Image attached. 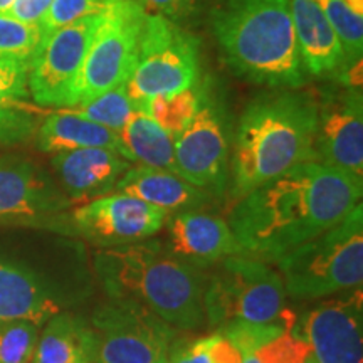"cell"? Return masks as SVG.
<instances>
[{"label": "cell", "instance_id": "d6a6232c", "mask_svg": "<svg viewBox=\"0 0 363 363\" xmlns=\"http://www.w3.org/2000/svg\"><path fill=\"white\" fill-rule=\"evenodd\" d=\"M145 12L162 16L185 29L201 19L207 11L208 0H136Z\"/></svg>", "mask_w": 363, "mask_h": 363}, {"label": "cell", "instance_id": "603a6c76", "mask_svg": "<svg viewBox=\"0 0 363 363\" xmlns=\"http://www.w3.org/2000/svg\"><path fill=\"white\" fill-rule=\"evenodd\" d=\"M27 72V66L0 61V145L26 142L39 126L29 106Z\"/></svg>", "mask_w": 363, "mask_h": 363}, {"label": "cell", "instance_id": "5b68a950", "mask_svg": "<svg viewBox=\"0 0 363 363\" xmlns=\"http://www.w3.org/2000/svg\"><path fill=\"white\" fill-rule=\"evenodd\" d=\"M289 296L316 299L357 289L363 279V206L278 261Z\"/></svg>", "mask_w": 363, "mask_h": 363}, {"label": "cell", "instance_id": "4dcf8cb0", "mask_svg": "<svg viewBox=\"0 0 363 363\" xmlns=\"http://www.w3.org/2000/svg\"><path fill=\"white\" fill-rule=\"evenodd\" d=\"M284 331L289 330L281 323H246V321H234L220 328V333L238 348L242 357L251 355Z\"/></svg>", "mask_w": 363, "mask_h": 363}, {"label": "cell", "instance_id": "4316f807", "mask_svg": "<svg viewBox=\"0 0 363 363\" xmlns=\"http://www.w3.org/2000/svg\"><path fill=\"white\" fill-rule=\"evenodd\" d=\"M74 113H78L86 120L93 121L104 126V128L120 133L128 123V120L133 115L136 106L131 101L126 83L104 91L99 96L89 99V101L81 103L78 106L69 108Z\"/></svg>", "mask_w": 363, "mask_h": 363}, {"label": "cell", "instance_id": "9a60e30c", "mask_svg": "<svg viewBox=\"0 0 363 363\" xmlns=\"http://www.w3.org/2000/svg\"><path fill=\"white\" fill-rule=\"evenodd\" d=\"M363 298L358 288L305 313L289 330L310 345L316 363H363Z\"/></svg>", "mask_w": 363, "mask_h": 363}, {"label": "cell", "instance_id": "f1b7e54d", "mask_svg": "<svg viewBox=\"0 0 363 363\" xmlns=\"http://www.w3.org/2000/svg\"><path fill=\"white\" fill-rule=\"evenodd\" d=\"M39 330L30 321H0V363H30Z\"/></svg>", "mask_w": 363, "mask_h": 363}, {"label": "cell", "instance_id": "8fae6325", "mask_svg": "<svg viewBox=\"0 0 363 363\" xmlns=\"http://www.w3.org/2000/svg\"><path fill=\"white\" fill-rule=\"evenodd\" d=\"M167 217L169 214L140 199L111 192L66 211L54 230L116 247L150 239L165 225Z\"/></svg>", "mask_w": 363, "mask_h": 363}, {"label": "cell", "instance_id": "277c9868", "mask_svg": "<svg viewBox=\"0 0 363 363\" xmlns=\"http://www.w3.org/2000/svg\"><path fill=\"white\" fill-rule=\"evenodd\" d=\"M94 269L110 298L138 303L175 330H195L206 321L208 276L160 242L101 249L94 254Z\"/></svg>", "mask_w": 363, "mask_h": 363}, {"label": "cell", "instance_id": "ba28073f", "mask_svg": "<svg viewBox=\"0 0 363 363\" xmlns=\"http://www.w3.org/2000/svg\"><path fill=\"white\" fill-rule=\"evenodd\" d=\"M201 79L197 38L185 27L147 12L138 57L126 81V91L136 110L150 98L194 88Z\"/></svg>", "mask_w": 363, "mask_h": 363}, {"label": "cell", "instance_id": "ab89813d", "mask_svg": "<svg viewBox=\"0 0 363 363\" xmlns=\"http://www.w3.org/2000/svg\"><path fill=\"white\" fill-rule=\"evenodd\" d=\"M111 4H116V2H121V0H110Z\"/></svg>", "mask_w": 363, "mask_h": 363}, {"label": "cell", "instance_id": "1f68e13d", "mask_svg": "<svg viewBox=\"0 0 363 363\" xmlns=\"http://www.w3.org/2000/svg\"><path fill=\"white\" fill-rule=\"evenodd\" d=\"M249 357L256 363H305L311 357V348L305 340L284 331Z\"/></svg>", "mask_w": 363, "mask_h": 363}, {"label": "cell", "instance_id": "30bf717a", "mask_svg": "<svg viewBox=\"0 0 363 363\" xmlns=\"http://www.w3.org/2000/svg\"><path fill=\"white\" fill-rule=\"evenodd\" d=\"M93 363H169L174 326L130 299L110 298L94 311Z\"/></svg>", "mask_w": 363, "mask_h": 363}, {"label": "cell", "instance_id": "52a82bcc", "mask_svg": "<svg viewBox=\"0 0 363 363\" xmlns=\"http://www.w3.org/2000/svg\"><path fill=\"white\" fill-rule=\"evenodd\" d=\"M197 111L184 131L174 138L177 175L214 197L229 187V162L234 118L225 91L214 76L199 84Z\"/></svg>", "mask_w": 363, "mask_h": 363}, {"label": "cell", "instance_id": "4fadbf2b", "mask_svg": "<svg viewBox=\"0 0 363 363\" xmlns=\"http://www.w3.org/2000/svg\"><path fill=\"white\" fill-rule=\"evenodd\" d=\"M71 201L61 187L29 158H0V225L56 229Z\"/></svg>", "mask_w": 363, "mask_h": 363}, {"label": "cell", "instance_id": "7c38bea8", "mask_svg": "<svg viewBox=\"0 0 363 363\" xmlns=\"http://www.w3.org/2000/svg\"><path fill=\"white\" fill-rule=\"evenodd\" d=\"M99 16L72 22L43 39L27 72L29 94L39 106L72 108L76 84Z\"/></svg>", "mask_w": 363, "mask_h": 363}, {"label": "cell", "instance_id": "cb8c5ba5", "mask_svg": "<svg viewBox=\"0 0 363 363\" xmlns=\"http://www.w3.org/2000/svg\"><path fill=\"white\" fill-rule=\"evenodd\" d=\"M118 136L121 155L128 162L177 174L174 136L160 128L142 110L133 111Z\"/></svg>", "mask_w": 363, "mask_h": 363}, {"label": "cell", "instance_id": "e575fe53", "mask_svg": "<svg viewBox=\"0 0 363 363\" xmlns=\"http://www.w3.org/2000/svg\"><path fill=\"white\" fill-rule=\"evenodd\" d=\"M52 0H13L11 9L6 13L17 21L39 26Z\"/></svg>", "mask_w": 363, "mask_h": 363}, {"label": "cell", "instance_id": "ac0fdd59", "mask_svg": "<svg viewBox=\"0 0 363 363\" xmlns=\"http://www.w3.org/2000/svg\"><path fill=\"white\" fill-rule=\"evenodd\" d=\"M113 192L128 194L131 197L160 208L165 214L201 211L214 201V195L195 187L180 175L169 170L136 165L118 180Z\"/></svg>", "mask_w": 363, "mask_h": 363}, {"label": "cell", "instance_id": "d4e9b609", "mask_svg": "<svg viewBox=\"0 0 363 363\" xmlns=\"http://www.w3.org/2000/svg\"><path fill=\"white\" fill-rule=\"evenodd\" d=\"M199 84L194 86V88L179 91V93L160 94V96L150 98L138 110H142L160 128L175 138L190 123L195 111H197L199 96H201Z\"/></svg>", "mask_w": 363, "mask_h": 363}, {"label": "cell", "instance_id": "8992f818", "mask_svg": "<svg viewBox=\"0 0 363 363\" xmlns=\"http://www.w3.org/2000/svg\"><path fill=\"white\" fill-rule=\"evenodd\" d=\"M211 278L203 294L206 320L214 326L234 321L281 323L291 330L296 316L284 308L286 289L279 272L264 261L233 256Z\"/></svg>", "mask_w": 363, "mask_h": 363}, {"label": "cell", "instance_id": "f35d334b", "mask_svg": "<svg viewBox=\"0 0 363 363\" xmlns=\"http://www.w3.org/2000/svg\"><path fill=\"white\" fill-rule=\"evenodd\" d=\"M305 363H316V362H315V360H313V357H310V358H308V360H306Z\"/></svg>", "mask_w": 363, "mask_h": 363}, {"label": "cell", "instance_id": "ffe728a7", "mask_svg": "<svg viewBox=\"0 0 363 363\" xmlns=\"http://www.w3.org/2000/svg\"><path fill=\"white\" fill-rule=\"evenodd\" d=\"M59 311V303L33 272L0 261V321L22 320L39 326Z\"/></svg>", "mask_w": 363, "mask_h": 363}, {"label": "cell", "instance_id": "836d02e7", "mask_svg": "<svg viewBox=\"0 0 363 363\" xmlns=\"http://www.w3.org/2000/svg\"><path fill=\"white\" fill-rule=\"evenodd\" d=\"M169 363H212L211 352H208V337L172 348Z\"/></svg>", "mask_w": 363, "mask_h": 363}, {"label": "cell", "instance_id": "e0dca14e", "mask_svg": "<svg viewBox=\"0 0 363 363\" xmlns=\"http://www.w3.org/2000/svg\"><path fill=\"white\" fill-rule=\"evenodd\" d=\"M51 165L71 202H88L115 190L131 162L110 148H79L54 153Z\"/></svg>", "mask_w": 363, "mask_h": 363}, {"label": "cell", "instance_id": "8d00e7d4", "mask_svg": "<svg viewBox=\"0 0 363 363\" xmlns=\"http://www.w3.org/2000/svg\"><path fill=\"white\" fill-rule=\"evenodd\" d=\"M345 4H347L348 7L352 9L353 12L360 13V16H363V0H343Z\"/></svg>", "mask_w": 363, "mask_h": 363}, {"label": "cell", "instance_id": "484cf974", "mask_svg": "<svg viewBox=\"0 0 363 363\" xmlns=\"http://www.w3.org/2000/svg\"><path fill=\"white\" fill-rule=\"evenodd\" d=\"M343 51V66L362 65L363 16L353 12L343 0H318ZM340 69V71H342Z\"/></svg>", "mask_w": 363, "mask_h": 363}, {"label": "cell", "instance_id": "44dd1931", "mask_svg": "<svg viewBox=\"0 0 363 363\" xmlns=\"http://www.w3.org/2000/svg\"><path fill=\"white\" fill-rule=\"evenodd\" d=\"M35 142L40 152L52 155L79 148H110L121 155L118 133L72 110H59L44 116L35 130Z\"/></svg>", "mask_w": 363, "mask_h": 363}, {"label": "cell", "instance_id": "74e56055", "mask_svg": "<svg viewBox=\"0 0 363 363\" xmlns=\"http://www.w3.org/2000/svg\"><path fill=\"white\" fill-rule=\"evenodd\" d=\"M12 2H13V0H0V12L6 13L9 9H11Z\"/></svg>", "mask_w": 363, "mask_h": 363}, {"label": "cell", "instance_id": "d590c367", "mask_svg": "<svg viewBox=\"0 0 363 363\" xmlns=\"http://www.w3.org/2000/svg\"><path fill=\"white\" fill-rule=\"evenodd\" d=\"M208 352H211L212 363H242L240 352L220 331L208 337Z\"/></svg>", "mask_w": 363, "mask_h": 363}, {"label": "cell", "instance_id": "7402d4cb", "mask_svg": "<svg viewBox=\"0 0 363 363\" xmlns=\"http://www.w3.org/2000/svg\"><path fill=\"white\" fill-rule=\"evenodd\" d=\"M30 363H93L96 337L91 325L78 316L57 313L45 321Z\"/></svg>", "mask_w": 363, "mask_h": 363}, {"label": "cell", "instance_id": "f546056e", "mask_svg": "<svg viewBox=\"0 0 363 363\" xmlns=\"http://www.w3.org/2000/svg\"><path fill=\"white\" fill-rule=\"evenodd\" d=\"M110 6H113L110 0H52L44 19L39 22L43 39L72 22H78L89 16H98Z\"/></svg>", "mask_w": 363, "mask_h": 363}, {"label": "cell", "instance_id": "2e32d148", "mask_svg": "<svg viewBox=\"0 0 363 363\" xmlns=\"http://www.w3.org/2000/svg\"><path fill=\"white\" fill-rule=\"evenodd\" d=\"M169 251L179 259L207 267L233 256H244L229 222L201 211H187L167 217Z\"/></svg>", "mask_w": 363, "mask_h": 363}, {"label": "cell", "instance_id": "d6986e66", "mask_svg": "<svg viewBox=\"0 0 363 363\" xmlns=\"http://www.w3.org/2000/svg\"><path fill=\"white\" fill-rule=\"evenodd\" d=\"M303 61L311 78L333 79L343 66V51L318 0H289Z\"/></svg>", "mask_w": 363, "mask_h": 363}, {"label": "cell", "instance_id": "83f0119b", "mask_svg": "<svg viewBox=\"0 0 363 363\" xmlns=\"http://www.w3.org/2000/svg\"><path fill=\"white\" fill-rule=\"evenodd\" d=\"M43 43L39 26L17 21L0 12V61L30 66Z\"/></svg>", "mask_w": 363, "mask_h": 363}, {"label": "cell", "instance_id": "9c48e42d", "mask_svg": "<svg viewBox=\"0 0 363 363\" xmlns=\"http://www.w3.org/2000/svg\"><path fill=\"white\" fill-rule=\"evenodd\" d=\"M145 16L136 0H121L101 12L74 89V104L128 81L138 57Z\"/></svg>", "mask_w": 363, "mask_h": 363}, {"label": "cell", "instance_id": "3957f363", "mask_svg": "<svg viewBox=\"0 0 363 363\" xmlns=\"http://www.w3.org/2000/svg\"><path fill=\"white\" fill-rule=\"evenodd\" d=\"M207 16L233 74L267 89H298L311 78L289 0H208Z\"/></svg>", "mask_w": 363, "mask_h": 363}, {"label": "cell", "instance_id": "6da1fadb", "mask_svg": "<svg viewBox=\"0 0 363 363\" xmlns=\"http://www.w3.org/2000/svg\"><path fill=\"white\" fill-rule=\"evenodd\" d=\"M363 182L305 162L235 201L229 225L244 256L278 262L362 203Z\"/></svg>", "mask_w": 363, "mask_h": 363}, {"label": "cell", "instance_id": "7a4b0ae2", "mask_svg": "<svg viewBox=\"0 0 363 363\" xmlns=\"http://www.w3.org/2000/svg\"><path fill=\"white\" fill-rule=\"evenodd\" d=\"M318 101L298 89H269L234 125L229 162L230 197H240L293 167L316 162Z\"/></svg>", "mask_w": 363, "mask_h": 363}, {"label": "cell", "instance_id": "5bb4252c", "mask_svg": "<svg viewBox=\"0 0 363 363\" xmlns=\"http://www.w3.org/2000/svg\"><path fill=\"white\" fill-rule=\"evenodd\" d=\"M316 101V162L363 182L362 89L335 83Z\"/></svg>", "mask_w": 363, "mask_h": 363}]
</instances>
